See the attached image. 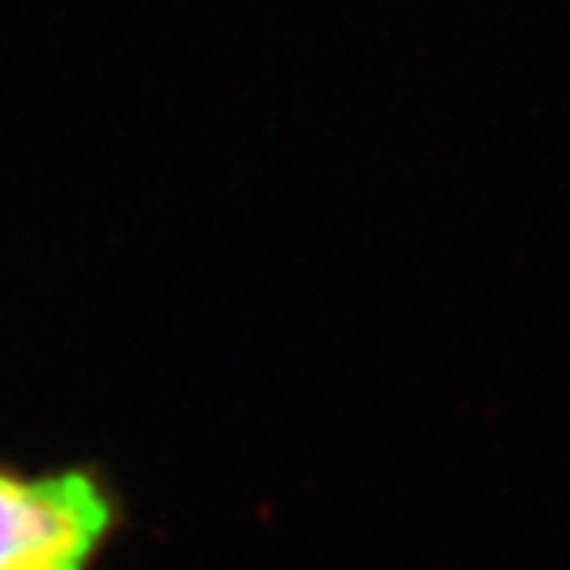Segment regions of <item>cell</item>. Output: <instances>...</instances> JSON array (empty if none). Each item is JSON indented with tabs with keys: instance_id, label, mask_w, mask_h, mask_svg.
Masks as SVG:
<instances>
[{
	"instance_id": "obj_1",
	"label": "cell",
	"mask_w": 570,
	"mask_h": 570,
	"mask_svg": "<svg viewBox=\"0 0 570 570\" xmlns=\"http://www.w3.org/2000/svg\"><path fill=\"white\" fill-rule=\"evenodd\" d=\"M126 519V497L100 464L0 456V570H100Z\"/></svg>"
}]
</instances>
